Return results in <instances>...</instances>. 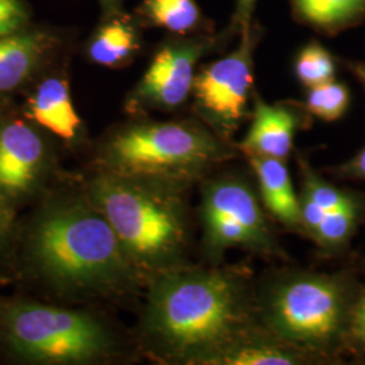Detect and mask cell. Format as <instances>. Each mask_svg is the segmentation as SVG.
<instances>
[{
	"instance_id": "6da1fadb",
	"label": "cell",
	"mask_w": 365,
	"mask_h": 365,
	"mask_svg": "<svg viewBox=\"0 0 365 365\" xmlns=\"http://www.w3.org/2000/svg\"><path fill=\"white\" fill-rule=\"evenodd\" d=\"M260 325L257 294L241 268L182 265L149 280L141 334L163 363L215 365Z\"/></svg>"
},
{
	"instance_id": "7a4b0ae2",
	"label": "cell",
	"mask_w": 365,
	"mask_h": 365,
	"mask_svg": "<svg viewBox=\"0 0 365 365\" xmlns=\"http://www.w3.org/2000/svg\"><path fill=\"white\" fill-rule=\"evenodd\" d=\"M29 255L42 277L66 291L108 294L144 282L88 197L43 210L29 235Z\"/></svg>"
},
{
	"instance_id": "3957f363",
	"label": "cell",
	"mask_w": 365,
	"mask_h": 365,
	"mask_svg": "<svg viewBox=\"0 0 365 365\" xmlns=\"http://www.w3.org/2000/svg\"><path fill=\"white\" fill-rule=\"evenodd\" d=\"M190 187L187 182L120 176L105 170L87 187L88 200L110 222L144 280L187 265Z\"/></svg>"
},
{
	"instance_id": "277c9868",
	"label": "cell",
	"mask_w": 365,
	"mask_h": 365,
	"mask_svg": "<svg viewBox=\"0 0 365 365\" xmlns=\"http://www.w3.org/2000/svg\"><path fill=\"white\" fill-rule=\"evenodd\" d=\"M237 152L196 120L135 123L103 145L101 170L120 176L194 184Z\"/></svg>"
},
{
	"instance_id": "5b68a950",
	"label": "cell",
	"mask_w": 365,
	"mask_h": 365,
	"mask_svg": "<svg viewBox=\"0 0 365 365\" xmlns=\"http://www.w3.org/2000/svg\"><path fill=\"white\" fill-rule=\"evenodd\" d=\"M353 300L339 276L287 272L262 286L257 312L262 327L318 361L348 339Z\"/></svg>"
},
{
	"instance_id": "8992f818",
	"label": "cell",
	"mask_w": 365,
	"mask_h": 365,
	"mask_svg": "<svg viewBox=\"0 0 365 365\" xmlns=\"http://www.w3.org/2000/svg\"><path fill=\"white\" fill-rule=\"evenodd\" d=\"M0 334L18 359L39 364H90L108 359L115 339L91 314L36 302L0 307Z\"/></svg>"
},
{
	"instance_id": "52a82bcc",
	"label": "cell",
	"mask_w": 365,
	"mask_h": 365,
	"mask_svg": "<svg viewBox=\"0 0 365 365\" xmlns=\"http://www.w3.org/2000/svg\"><path fill=\"white\" fill-rule=\"evenodd\" d=\"M202 247L211 261L227 249H247L260 255H280L259 196L245 179L226 175L205 182L200 203Z\"/></svg>"
},
{
	"instance_id": "ba28073f",
	"label": "cell",
	"mask_w": 365,
	"mask_h": 365,
	"mask_svg": "<svg viewBox=\"0 0 365 365\" xmlns=\"http://www.w3.org/2000/svg\"><path fill=\"white\" fill-rule=\"evenodd\" d=\"M256 39L252 29L241 33L233 52L196 72L191 96L196 115L214 134L230 144L248 117L249 95L253 86V52Z\"/></svg>"
},
{
	"instance_id": "9c48e42d",
	"label": "cell",
	"mask_w": 365,
	"mask_h": 365,
	"mask_svg": "<svg viewBox=\"0 0 365 365\" xmlns=\"http://www.w3.org/2000/svg\"><path fill=\"white\" fill-rule=\"evenodd\" d=\"M214 43L215 41L209 38L187 39L158 51L131 95V107H180L192 93L199 60Z\"/></svg>"
},
{
	"instance_id": "30bf717a",
	"label": "cell",
	"mask_w": 365,
	"mask_h": 365,
	"mask_svg": "<svg viewBox=\"0 0 365 365\" xmlns=\"http://www.w3.org/2000/svg\"><path fill=\"white\" fill-rule=\"evenodd\" d=\"M51 165L48 145L22 120L0 123V192L11 203L33 195Z\"/></svg>"
},
{
	"instance_id": "8fae6325",
	"label": "cell",
	"mask_w": 365,
	"mask_h": 365,
	"mask_svg": "<svg viewBox=\"0 0 365 365\" xmlns=\"http://www.w3.org/2000/svg\"><path fill=\"white\" fill-rule=\"evenodd\" d=\"M303 126V117L294 106L268 105L256 98L252 125L238 145L248 157H269L286 160L294 148L297 131Z\"/></svg>"
},
{
	"instance_id": "7c38bea8",
	"label": "cell",
	"mask_w": 365,
	"mask_h": 365,
	"mask_svg": "<svg viewBox=\"0 0 365 365\" xmlns=\"http://www.w3.org/2000/svg\"><path fill=\"white\" fill-rule=\"evenodd\" d=\"M26 115L41 128L66 141L75 140L81 126L69 86L63 78H49L39 84L29 99Z\"/></svg>"
},
{
	"instance_id": "4fadbf2b",
	"label": "cell",
	"mask_w": 365,
	"mask_h": 365,
	"mask_svg": "<svg viewBox=\"0 0 365 365\" xmlns=\"http://www.w3.org/2000/svg\"><path fill=\"white\" fill-rule=\"evenodd\" d=\"M248 158L265 209L288 229L303 230L299 196L295 194L284 160L256 156Z\"/></svg>"
},
{
	"instance_id": "5bb4252c",
	"label": "cell",
	"mask_w": 365,
	"mask_h": 365,
	"mask_svg": "<svg viewBox=\"0 0 365 365\" xmlns=\"http://www.w3.org/2000/svg\"><path fill=\"white\" fill-rule=\"evenodd\" d=\"M317 363L309 353L276 337L267 327H256L222 353L215 365H299Z\"/></svg>"
},
{
	"instance_id": "9a60e30c",
	"label": "cell",
	"mask_w": 365,
	"mask_h": 365,
	"mask_svg": "<svg viewBox=\"0 0 365 365\" xmlns=\"http://www.w3.org/2000/svg\"><path fill=\"white\" fill-rule=\"evenodd\" d=\"M48 41L38 33H16L0 38V93L16 90L31 76Z\"/></svg>"
},
{
	"instance_id": "2e32d148",
	"label": "cell",
	"mask_w": 365,
	"mask_h": 365,
	"mask_svg": "<svg viewBox=\"0 0 365 365\" xmlns=\"http://www.w3.org/2000/svg\"><path fill=\"white\" fill-rule=\"evenodd\" d=\"M300 19L325 31H339L365 15V0H291Z\"/></svg>"
},
{
	"instance_id": "e0dca14e",
	"label": "cell",
	"mask_w": 365,
	"mask_h": 365,
	"mask_svg": "<svg viewBox=\"0 0 365 365\" xmlns=\"http://www.w3.org/2000/svg\"><path fill=\"white\" fill-rule=\"evenodd\" d=\"M138 49L134 29L123 19L111 21L102 27L88 46L93 63L103 66H119L129 61Z\"/></svg>"
},
{
	"instance_id": "ac0fdd59",
	"label": "cell",
	"mask_w": 365,
	"mask_h": 365,
	"mask_svg": "<svg viewBox=\"0 0 365 365\" xmlns=\"http://www.w3.org/2000/svg\"><path fill=\"white\" fill-rule=\"evenodd\" d=\"M144 13L157 26L178 34L192 31L200 22L195 0H145Z\"/></svg>"
},
{
	"instance_id": "d6986e66",
	"label": "cell",
	"mask_w": 365,
	"mask_h": 365,
	"mask_svg": "<svg viewBox=\"0 0 365 365\" xmlns=\"http://www.w3.org/2000/svg\"><path fill=\"white\" fill-rule=\"evenodd\" d=\"M360 212V202L327 212L314 233V241L327 252L342 248L352 237Z\"/></svg>"
},
{
	"instance_id": "ffe728a7",
	"label": "cell",
	"mask_w": 365,
	"mask_h": 365,
	"mask_svg": "<svg viewBox=\"0 0 365 365\" xmlns=\"http://www.w3.org/2000/svg\"><path fill=\"white\" fill-rule=\"evenodd\" d=\"M351 102L349 90L345 84L330 80L310 88L306 108L314 117L327 122L337 120L345 114Z\"/></svg>"
},
{
	"instance_id": "44dd1931",
	"label": "cell",
	"mask_w": 365,
	"mask_h": 365,
	"mask_svg": "<svg viewBox=\"0 0 365 365\" xmlns=\"http://www.w3.org/2000/svg\"><path fill=\"white\" fill-rule=\"evenodd\" d=\"M295 75L304 87L313 88L334 80L336 64L327 49L318 42H312L298 54Z\"/></svg>"
},
{
	"instance_id": "7402d4cb",
	"label": "cell",
	"mask_w": 365,
	"mask_h": 365,
	"mask_svg": "<svg viewBox=\"0 0 365 365\" xmlns=\"http://www.w3.org/2000/svg\"><path fill=\"white\" fill-rule=\"evenodd\" d=\"M299 164L300 170H302V179H303L302 192L304 195L309 196L327 214L330 211L342 209V207H346L349 205L359 202L349 192L339 190L333 184L327 182L321 176H318L309 167L306 160L300 158Z\"/></svg>"
},
{
	"instance_id": "603a6c76",
	"label": "cell",
	"mask_w": 365,
	"mask_h": 365,
	"mask_svg": "<svg viewBox=\"0 0 365 365\" xmlns=\"http://www.w3.org/2000/svg\"><path fill=\"white\" fill-rule=\"evenodd\" d=\"M29 19L21 0H0V38L19 33Z\"/></svg>"
},
{
	"instance_id": "cb8c5ba5",
	"label": "cell",
	"mask_w": 365,
	"mask_h": 365,
	"mask_svg": "<svg viewBox=\"0 0 365 365\" xmlns=\"http://www.w3.org/2000/svg\"><path fill=\"white\" fill-rule=\"evenodd\" d=\"M348 337L365 346V289L353 300L349 315Z\"/></svg>"
},
{
	"instance_id": "d4e9b609",
	"label": "cell",
	"mask_w": 365,
	"mask_h": 365,
	"mask_svg": "<svg viewBox=\"0 0 365 365\" xmlns=\"http://www.w3.org/2000/svg\"><path fill=\"white\" fill-rule=\"evenodd\" d=\"M336 173L339 178H346V179H357V180H364L365 182V146L354 156L339 165L336 170Z\"/></svg>"
},
{
	"instance_id": "484cf974",
	"label": "cell",
	"mask_w": 365,
	"mask_h": 365,
	"mask_svg": "<svg viewBox=\"0 0 365 365\" xmlns=\"http://www.w3.org/2000/svg\"><path fill=\"white\" fill-rule=\"evenodd\" d=\"M13 226V203L0 192V245L9 238Z\"/></svg>"
},
{
	"instance_id": "4316f807",
	"label": "cell",
	"mask_w": 365,
	"mask_h": 365,
	"mask_svg": "<svg viewBox=\"0 0 365 365\" xmlns=\"http://www.w3.org/2000/svg\"><path fill=\"white\" fill-rule=\"evenodd\" d=\"M256 0H237V24L241 27V33L248 31L252 22Z\"/></svg>"
},
{
	"instance_id": "83f0119b",
	"label": "cell",
	"mask_w": 365,
	"mask_h": 365,
	"mask_svg": "<svg viewBox=\"0 0 365 365\" xmlns=\"http://www.w3.org/2000/svg\"><path fill=\"white\" fill-rule=\"evenodd\" d=\"M351 69H352L353 73L356 75V78L361 81V84L364 86L365 88V63L351 64Z\"/></svg>"
},
{
	"instance_id": "f1b7e54d",
	"label": "cell",
	"mask_w": 365,
	"mask_h": 365,
	"mask_svg": "<svg viewBox=\"0 0 365 365\" xmlns=\"http://www.w3.org/2000/svg\"><path fill=\"white\" fill-rule=\"evenodd\" d=\"M120 1L122 0H101L103 9L106 10V13L113 14L114 11H117L120 6Z\"/></svg>"
}]
</instances>
